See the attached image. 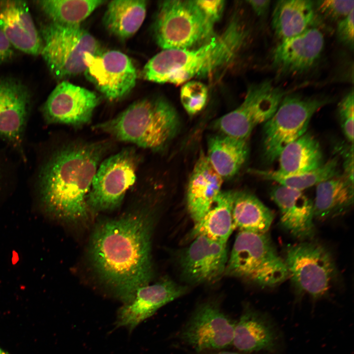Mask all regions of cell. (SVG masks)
Listing matches in <instances>:
<instances>
[{
  "label": "cell",
  "instance_id": "37",
  "mask_svg": "<svg viewBox=\"0 0 354 354\" xmlns=\"http://www.w3.org/2000/svg\"><path fill=\"white\" fill-rule=\"evenodd\" d=\"M13 55V47L0 29V65L11 59Z\"/></svg>",
  "mask_w": 354,
  "mask_h": 354
},
{
  "label": "cell",
  "instance_id": "7",
  "mask_svg": "<svg viewBox=\"0 0 354 354\" xmlns=\"http://www.w3.org/2000/svg\"><path fill=\"white\" fill-rule=\"evenodd\" d=\"M331 98L320 96L286 94L271 118L264 124L262 150L264 160L272 163L289 144L307 131L310 121Z\"/></svg>",
  "mask_w": 354,
  "mask_h": 354
},
{
  "label": "cell",
  "instance_id": "16",
  "mask_svg": "<svg viewBox=\"0 0 354 354\" xmlns=\"http://www.w3.org/2000/svg\"><path fill=\"white\" fill-rule=\"evenodd\" d=\"M31 98L30 91L20 81L0 78V137L22 154Z\"/></svg>",
  "mask_w": 354,
  "mask_h": 354
},
{
  "label": "cell",
  "instance_id": "27",
  "mask_svg": "<svg viewBox=\"0 0 354 354\" xmlns=\"http://www.w3.org/2000/svg\"><path fill=\"white\" fill-rule=\"evenodd\" d=\"M233 194V191H221L209 210L194 224L189 235L191 238L201 235L227 243L235 229L232 217Z\"/></svg>",
  "mask_w": 354,
  "mask_h": 354
},
{
  "label": "cell",
  "instance_id": "22",
  "mask_svg": "<svg viewBox=\"0 0 354 354\" xmlns=\"http://www.w3.org/2000/svg\"><path fill=\"white\" fill-rule=\"evenodd\" d=\"M223 179L201 153L189 177L186 190V204L194 224L209 210L221 192Z\"/></svg>",
  "mask_w": 354,
  "mask_h": 354
},
{
  "label": "cell",
  "instance_id": "8",
  "mask_svg": "<svg viewBox=\"0 0 354 354\" xmlns=\"http://www.w3.org/2000/svg\"><path fill=\"white\" fill-rule=\"evenodd\" d=\"M44 61L54 77L59 79L84 72V56L100 53L97 40L80 25L66 26L50 22L41 30Z\"/></svg>",
  "mask_w": 354,
  "mask_h": 354
},
{
  "label": "cell",
  "instance_id": "9",
  "mask_svg": "<svg viewBox=\"0 0 354 354\" xmlns=\"http://www.w3.org/2000/svg\"><path fill=\"white\" fill-rule=\"evenodd\" d=\"M284 262L288 278L298 294L314 299L326 295L337 273L334 259L324 246L305 242L287 247Z\"/></svg>",
  "mask_w": 354,
  "mask_h": 354
},
{
  "label": "cell",
  "instance_id": "3",
  "mask_svg": "<svg viewBox=\"0 0 354 354\" xmlns=\"http://www.w3.org/2000/svg\"><path fill=\"white\" fill-rule=\"evenodd\" d=\"M247 35V31L236 19L221 35L200 47L163 50L146 64L142 76L157 83L180 85L194 77L207 75L234 59Z\"/></svg>",
  "mask_w": 354,
  "mask_h": 354
},
{
  "label": "cell",
  "instance_id": "5",
  "mask_svg": "<svg viewBox=\"0 0 354 354\" xmlns=\"http://www.w3.org/2000/svg\"><path fill=\"white\" fill-rule=\"evenodd\" d=\"M224 273L260 286L273 287L288 278L284 262L266 234L239 231Z\"/></svg>",
  "mask_w": 354,
  "mask_h": 354
},
{
  "label": "cell",
  "instance_id": "20",
  "mask_svg": "<svg viewBox=\"0 0 354 354\" xmlns=\"http://www.w3.org/2000/svg\"><path fill=\"white\" fill-rule=\"evenodd\" d=\"M0 29L12 47L26 54H41L42 41L27 3L0 0Z\"/></svg>",
  "mask_w": 354,
  "mask_h": 354
},
{
  "label": "cell",
  "instance_id": "24",
  "mask_svg": "<svg viewBox=\"0 0 354 354\" xmlns=\"http://www.w3.org/2000/svg\"><path fill=\"white\" fill-rule=\"evenodd\" d=\"M278 159L279 167L274 171L281 176L306 173L319 168L324 163L319 142L309 132H306L286 147Z\"/></svg>",
  "mask_w": 354,
  "mask_h": 354
},
{
  "label": "cell",
  "instance_id": "36",
  "mask_svg": "<svg viewBox=\"0 0 354 354\" xmlns=\"http://www.w3.org/2000/svg\"><path fill=\"white\" fill-rule=\"evenodd\" d=\"M196 2L205 14L213 23L219 19L224 8V0H196Z\"/></svg>",
  "mask_w": 354,
  "mask_h": 354
},
{
  "label": "cell",
  "instance_id": "11",
  "mask_svg": "<svg viewBox=\"0 0 354 354\" xmlns=\"http://www.w3.org/2000/svg\"><path fill=\"white\" fill-rule=\"evenodd\" d=\"M138 158L126 148L102 161L93 177L87 197L89 208L110 210L121 203L136 179Z\"/></svg>",
  "mask_w": 354,
  "mask_h": 354
},
{
  "label": "cell",
  "instance_id": "2",
  "mask_svg": "<svg viewBox=\"0 0 354 354\" xmlns=\"http://www.w3.org/2000/svg\"><path fill=\"white\" fill-rule=\"evenodd\" d=\"M108 146L105 142L76 143L52 155L38 180L39 201L45 215L69 222L87 218L88 195Z\"/></svg>",
  "mask_w": 354,
  "mask_h": 354
},
{
  "label": "cell",
  "instance_id": "19",
  "mask_svg": "<svg viewBox=\"0 0 354 354\" xmlns=\"http://www.w3.org/2000/svg\"><path fill=\"white\" fill-rule=\"evenodd\" d=\"M280 335L268 316L246 305L236 321L233 345L244 352L275 353L280 347Z\"/></svg>",
  "mask_w": 354,
  "mask_h": 354
},
{
  "label": "cell",
  "instance_id": "15",
  "mask_svg": "<svg viewBox=\"0 0 354 354\" xmlns=\"http://www.w3.org/2000/svg\"><path fill=\"white\" fill-rule=\"evenodd\" d=\"M324 47L321 31L310 27L299 35L280 40L272 52L271 66L283 76L307 73L319 61Z\"/></svg>",
  "mask_w": 354,
  "mask_h": 354
},
{
  "label": "cell",
  "instance_id": "23",
  "mask_svg": "<svg viewBox=\"0 0 354 354\" xmlns=\"http://www.w3.org/2000/svg\"><path fill=\"white\" fill-rule=\"evenodd\" d=\"M247 140L220 133L210 136L206 155L215 172L223 179L233 177L246 160Z\"/></svg>",
  "mask_w": 354,
  "mask_h": 354
},
{
  "label": "cell",
  "instance_id": "13",
  "mask_svg": "<svg viewBox=\"0 0 354 354\" xmlns=\"http://www.w3.org/2000/svg\"><path fill=\"white\" fill-rule=\"evenodd\" d=\"M87 78L107 98L117 100L128 94L134 88L136 69L125 54L111 50L84 56Z\"/></svg>",
  "mask_w": 354,
  "mask_h": 354
},
{
  "label": "cell",
  "instance_id": "35",
  "mask_svg": "<svg viewBox=\"0 0 354 354\" xmlns=\"http://www.w3.org/2000/svg\"><path fill=\"white\" fill-rule=\"evenodd\" d=\"M354 12L353 10L346 17L339 20L336 28V35L339 41L352 51L354 47Z\"/></svg>",
  "mask_w": 354,
  "mask_h": 354
},
{
  "label": "cell",
  "instance_id": "17",
  "mask_svg": "<svg viewBox=\"0 0 354 354\" xmlns=\"http://www.w3.org/2000/svg\"><path fill=\"white\" fill-rule=\"evenodd\" d=\"M183 252L182 273L193 284L212 283L224 274L228 255L226 243L198 236Z\"/></svg>",
  "mask_w": 354,
  "mask_h": 354
},
{
  "label": "cell",
  "instance_id": "31",
  "mask_svg": "<svg viewBox=\"0 0 354 354\" xmlns=\"http://www.w3.org/2000/svg\"><path fill=\"white\" fill-rule=\"evenodd\" d=\"M339 161L337 156L312 171L297 175L281 176L274 171L255 170L253 173L263 179L272 180L278 184L302 191L337 176L339 174Z\"/></svg>",
  "mask_w": 354,
  "mask_h": 354
},
{
  "label": "cell",
  "instance_id": "21",
  "mask_svg": "<svg viewBox=\"0 0 354 354\" xmlns=\"http://www.w3.org/2000/svg\"><path fill=\"white\" fill-rule=\"evenodd\" d=\"M270 196L279 209L281 224L289 232L300 239L313 236L314 203L302 191L279 184L271 188Z\"/></svg>",
  "mask_w": 354,
  "mask_h": 354
},
{
  "label": "cell",
  "instance_id": "39",
  "mask_svg": "<svg viewBox=\"0 0 354 354\" xmlns=\"http://www.w3.org/2000/svg\"><path fill=\"white\" fill-rule=\"evenodd\" d=\"M203 354H241L237 352H230V351H218L213 352H207Z\"/></svg>",
  "mask_w": 354,
  "mask_h": 354
},
{
  "label": "cell",
  "instance_id": "25",
  "mask_svg": "<svg viewBox=\"0 0 354 354\" xmlns=\"http://www.w3.org/2000/svg\"><path fill=\"white\" fill-rule=\"evenodd\" d=\"M314 216L324 220L339 216L354 204V181L339 175L316 185Z\"/></svg>",
  "mask_w": 354,
  "mask_h": 354
},
{
  "label": "cell",
  "instance_id": "6",
  "mask_svg": "<svg viewBox=\"0 0 354 354\" xmlns=\"http://www.w3.org/2000/svg\"><path fill=\"white\" fill-rule=\"evenodd\" d=\"M214 24L196 0H165L156 16L154 37L163 50L195 48L215 36Z\"/></svg>",
  "mask_w": 354,
  "mask_h": 354
},
{
  "label": "cell",
  "instance_id": "10",
  "mask_svg": "<svg viewBox=\"0 0 354 354\" xmlns=\"http://www.w3.org/2000/svg\"><path fill=\"white\" fill-rule=\"evenodd\" d=\"M281 88L266 80L250 86L242 103L214 122L220 133L248 140L254 129L274 115L286 95Z\"/></svg>",
  "mask_w": 354,
  "mask_h": 354
},
{
  "label": "cell",
  "instance_id": "34",
  "mask_svg": "<svg viewBox=\"0 0 354 354\" xmlns=\"http://www.w3.org/2000/svg\"><path fill=\"white\" fill-rule=\"evenodd\" d=\"M316 7L325 18L331 20L344 18L354 10V0H325L317 1Z\"/></svg>",
  "mask_w": 354,
  "mask_h": 354
},
{
  "label": "cell",
  "instance_id": "14",
  "mask_svg": "<svg viewBox=\"0 0 354 354\" xmlns=\"http://www.w3.org/2000/svg\"><path fill=\"white\" fill-rule=\"evenodd\" d=\"M100 102L94 92L64 81L52 91L42 112L48 123L80 126L90 121Z\"/></svg>",
  "mask_w": 354,
  "mask_h": 354
},
{
  "label": "cell",
  "instance_id": "40",
  "mask_svg": "<svg viewBox=\"0 0 354 354\" xmlns=\"http://www.w3.org/2000/svg\"></svg>",
  "mask_w": 354,
  "mask_h": 354
},
{
  "label": "cell",
  "instance_id": "26",
  "mask_svg": "<svg viewBox=\"0 0 354 354\" xmlns=\"http://www.w3.org/2000/svg\"><path fill=\"white\" fill-rule=\"evenodd\" d=\"M315 4L309 0H280L273 8L271 26L281 40L295 36L310 28Z\"/></svg>",
  "mask_w": 354,
  "mask_h": 354
},
{
  "label": "cell",
  "instance_id": "32",
  "mask_svg": "<svg viewBox=\"0 0 354 354\" xmlns=\"http://www.w3.org/2000/svg\"><path fill=\"white\" fill-rule=\"evenodd\" d=\"M180 101L186 112L190 115L196 114L205 106L208 97L206 87L197 81H189L182 87Z\"/></svg>",
  "mask_w": 354,
  "mask_h": 354
},
{
  "label": "cell",
  "instance_id": "28",
  "mask_svg": "<svg viewBox=\"0 0 354 354\" xmlns=\"http://www.w3.org/2000/svg\"><path fill=\"white\" fill-rule=\"evenodd\" d=\"M144 0H115L108 3L103 17L106 30L113 35L126 39L133 35L142 26L146 15Z\"/></svg>",
  "mask_w": 354,
  "mask_h": 354
},
{
  "label": "cell",
  "instance_id": "29",
  "mask_svg": "<svg viewBox=\"0 0 354 354\" xmlns=\"http://www.w3.org/2000/svg\"><path fill=\"white\" fill-rule=\"evenodd\" d=\"M232 217L235 229L266 233L274 219L272 211L251 193L234 191Z\"/></svg>",
  "mask_w": 354,
  "mask_h": 354
},
{
  "label": "cell",
  "instance_id": "1",
  "mask_svg": "<svg viewBox=\"0 0 354 354\" xmlns=\"http://www.w3.org/2000/svg\"><path fill=\"white\" fill-rule=\"evenodd\" d=\"M152 224L146 213L133 212L104 221L91 236L89 254L94 270L124 304L152 276Z\"/></svg>",
  "mask_w": 354,
  "mask_h": 354
},
{
  "label": "cell",
  "instance_id": "33",
  "mask_svg": "<svg viewBox=\"0 0 354 354\" xmlns=\"http://www.w3.org/2000/svg\"><path fill=\"white\" fill-rule=\"evenodd\" d=\"M352 88L339 102L338 114L342 132L350 144L354 142V98Z\"/></svg>",
  "mask_w": 354,
  "mask_h": 354
},
{
  "label": "cell",
  "instance_id": "30",
  "mask_svg": "<svg viewBox=\"0 0 354 354\" xmlns=\"http://www.w3.org/2000/svg\"><path fill=\"white\" fill-rule=\"evenodd\" d=\"M106 1L102 0H43L38 4L51 22L75 26L87 19Z\"/></svg>",
  "mask_w": 354,
  "mask_h": 354
},
{
  "label": "cell",
  "instance_id": "12",
  "mask_svg": "<svg viewBox=\"0 0 354 354\" xmlns=\"http://www.w3.org/2000/svg\"><path fill=\"white\" fill-rule=\"evenodd\" d=\"M236 322L216 302L207 301L193 312L180 338L198 352L223 349L233 345Z\"/></svg>",
  "mask_w": 354,
  "mask_h": 354
},
{
  "label": "cell",
  "instance_id": "38",
  "mask_svg": "<svg viewBox=\"0 0 354 354\" xmlns=\"http://www.w3.org/2000/svg\"><path fill=\"white\" fill-rule=\"evenodd\" d=\"M247 2L256 14L259 16L266 14L270 4V1L268 0H248Z\"/></svg>",
  "mask_w": 354,
  "mask_h": 354
},
{
  "label": "cell",
  "instance_id": "4",
  "mask_svg": "<svg viewBox=\"0 0 354 354\" xmlns=\"http://www.w3.org/2000/svg\"><path fill=\"white\" fill-rule=\"evenodd\" d=\"M180 126L174 107L160 97L133 103L116 117L95 126V129L120 141L158 151L175 137Z\"/></svg>",
  "mask_w": 354,
  "mask_h": 354
},
{
  "label": "cell",
  "instance_id": "18",
  "mask_svg": "<svg viewBox=\"0 0 354 354\" xmlns=\"http://www.w3.org/2000/svg\"><path fill=\"white\" fill-rule=\"evenodd\" d=\"M186 291L185 287L166 278L143 286L137 291L131 301L118 309L115 326L126 328L131 332L159 309L183 295Z\"/></svg>",
  "mask_w": 354,
  "mask_h": 354
}]
</instances>
